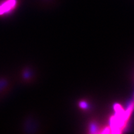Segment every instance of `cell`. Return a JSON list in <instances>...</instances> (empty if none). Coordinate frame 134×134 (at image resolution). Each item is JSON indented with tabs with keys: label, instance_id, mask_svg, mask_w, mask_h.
Wrapping results in <instances>:
<instances>
[{
	"label": "cell",
	"instance_id": "cell-1",
	"mask_svg": "<svg viewBox=\"0 0 134 134\" xmlns=\"http://www.w3.org/2000/svg\"><path fill=\"white\" fill-rule=\"evenodd\" d=\"M16 0H6L5 2L0 5V15L10 12L16 6Z\"/></svg>",
	"mask_w": 134,
	"mask_h": 134
},
{
	"label": "cell",
	"instance_id": "cell-2",
	"mask_svg": "<svg viewBox=\"0 0 134 134\" xmlns=\"http://www.w3.org/2000/svg\"><path fill=\"white\" fill-rule=\"evenodd\" d=\"M8 85V81L5 79H0V92L5 89Z\"/></svg>",
	"mask_w": 134,
	"mask_h": 134
}]
</instances>
